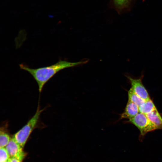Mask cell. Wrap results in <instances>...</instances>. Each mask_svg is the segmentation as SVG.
I'll return each instance as SVG.
<instances>
[{"label":"cell","mask_w":162,"mask_h":162,"mask_svg":"<svg viewBox=\"0 0 162 162\" xmlns=\"http://www.w3.org/2000/svg\"><path fill=\"white\" fill-rule=\"evenodd\" d=\"M86 61L76 62H71L60 60L52 65L33 69L22 64L19 65L20 68L28 72L37 82L39 91L41 92L45 84L57 73L64 69L75 66L87 63Z\"/></svg>","instance_id":"obj_1"},{"label":"cell","mask_w":162,"mask_h":162,"mask_svg":"<svg viewBox=\"0 0 162 162\" xmlns=\"http://www.w3.org/2000/svg\"><path fill=\"white\" fill-rule=\"evenodd\" d=\"M44 109L40 110L39 106L33 117L20 130L16 132L13 137L23 148L30 135L35 127L40 115Z\"/></svg>","instance_id":"obj_2"},{"label":"cell","mask_w":162,"mask_h":162,"mask_svg":"<svg viewBox=\"0 0 162 162\" xmlns=\"http://www.w3.org/2000/svg\"><path fill=\"white\" fill-rule=\"evenodd\" d=\"M127 122L134 124L138 128L140 132V139L141 140L148 133L157 129L146 115L140 112L134 117L129 119Z\"/></svg>","instance_id":"obj_3"},{"label":"cell","mask_w":162,"mask_h":162,"mask_svg":"<svg viewBox=\"0 0 162 162\" xmlns=\"http://www.w3.org/2000/svg\"><path fill=\"white\" fill-rule=\"evenodd\" d=\"M126 76L131 84V88L136 94L145 100L151 99L147 90L142 83L143 75L138 78H134L128 75Z\"/></svg>","instance_id":"obj_4"},{"label":"cell","mask_w":162,"mask_h":162,"mask_svg":"<svg viewBox=\"0 0 162 162\" xmlns=\"http://www.w3.org/2000/svg\"><path fill=\"white\" fill-rule=\"evenodd\" d=\"M5 148L10 158H16L21 162L25 158L26 154L23 150V148L16 142L13 137Z\"/></svg>","instance_id":"obj_5"},{"label":"cell","mask_w":162,"mask_h":162,"mask_svg":"<svg viewBox=\"0 0 162 162\" xmlns=\"http://www.w3.org/2000/svg\"><path fill=\"white\" fill-rule=\"evenodd\" d=\"M139 112V107L134 103L128 101L124 112L121 115L120 119H131Z\"/></svg>","instance_id":"obj_6"},{"label":"cell","mask_w":162,"mask_h":162,"mask_svg":"<svg viewBox=\"0 0 162 162\" xmlns=\"http://www.w3.org/2000/svg\"><path fill=\"white\" fill-rule=\"evenodd\" d=\"M146 115L155 125L157 129L162 130V117L157 109L152 112Z\"/></svg>","instance_id":"obj_7"},{"label":"cell","mask_w":162,"mask_h":162,"mask_svg":"<svg viewBox=\"0 0 162 162\" xmlns=\"http://www.w3.org/2000/svg\"><path fill=\"white\" fill-rule=\"evenodd\" d=\"M139 112L145 115L149 114L157 109L153 101L150 99L145 100L139 107Z\"/></svg>","instance_id":"obj_8"},{"label":"cell","mask_w":162,"mask_h":162,"mask_svg":"<svg viewBox=\"0 0 162 162\" xmlns=\"http://www.w3.org/2000/svg\"><path fill=\"white\" fill-rule=\"evenodd\" d=\"M128 101L136 104L139 107L145 100L138 96L131 88L128 91Z\"/></svg>","instance_id":"obj_9"},{"label":"cell","mask_w":162,"mask_h":162,"mask_svg":"<svg viewBox=\"0 0 162 162\" xmlns=\"http://www.w3.org/2000/svg\"><path fill=\"white\" fill-rule=\"evenodd\" d=\"M11 138L9 134L1 129L0 133V148L4 147L8 145Z\"/></svg>","instance_id":"obj_10"},{"label":"cell","mask_w":162,"mask_h":162,"mask_svg":"<svg viewBox=\"0 0 162 162\" xmlns=\"http://www.w3.org/2000/svg\"><path fill=\"white\" fill-rule=\"evenodd\" d=\"M0 162H6L10 158L5 148H0Z\"/></svg>","instance_id":"obj_11"},{"label":"cell","mask_w":162,"mask_h":162,"mask_svg":"<svg viewBox=\"0 0 162 162\" xmlns=\"http://www.w3.org/2000/svg\"><path fill=\"white\" fill-rule=\"evenodd\" d=\"M130 0H114L116 6L119 8H123L127 7Z\"/></svg>","instance_id":"obj_12"},{"label":"cell","mask_w":162,"mask_h":162,"mask_svg":"<svg viewBox=\"0 0 162 162\" xmlns=\"http://www.w3.org/2000/svg\"><path fill=\"white\" fill-rule=\"evenodd\" d=\"M8 161L9 162H22L19 159L14 158H10Z\"/></svg>","instance_id":"obj_13"},{"label":"cell","mask_w":162,"mask_h":162,"mask_svg":"<svg viewBox=\"0 0 162 162\" xmlns=\"http://www.w3.org/2000/svg\"><path fill=\"white\" fill-rule=\"evenodd\" d=\"M6 162H9V161L8 160V161H7Z\"/></svg>","instance_id":"obj_14"}]
</instances>
